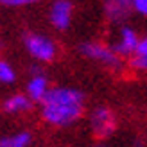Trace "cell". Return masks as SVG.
<instances>
[{
	"mask_svg": "<svg viewBox=\"0 0 147 147\" xmlns=\"http://www.w3.org/2000/svg\"><path fill=\"white\" fill-rule=\"evenodd\" d=\"M40 117L49 127L67 129L84 117V93L74 86H50L40 102Z\"/></svg>",
	"mask_w": 147,
	"mask_h": 147,
	"instance_id": "obj_1",
	"label": "cell"
},
{
	"mask_svg": "<svg viewBox=\"0 0 147 147\" xmlns=\"http://www.w3.org/2000/svg\"><path fill=\"white\" fill-rule=\"evenodd\" d=\"M79 52L83 57L90 59L93 63H99L106 68H111L115 72H119L124 67V61L117 56L111 47L108 43H102V41H83L79 45Z\"/></svg>",
	"mask_w": 147,
	"mask_h": 147,
	"instance_id": "obj_2",
	"label": "cell"
},
{
	"mask_svg": "<svg viewBox=\"0 0 147 147\" xmlns=\"http://www.w3.org/2000/svg\"><path fill=\"white\" fill-rule=\"evenodd\" d=\"M24 47L29 56L38 63H52L57 56V45L52 38L40 32H25Z\"/></svg>",
	"mask_w": 147,
	"mask_h": 147,
	"instance_id": "obj_3",
	"label": "cell"
},
{
	"mask_svg": "<svg viewBox=\"0 0 147 147\" xmlns=\"http://www.w3.org/2000/svg\"><path fill=\"white\" fill-rule=\"evenodd\" d=\"M88 124H90L92 135L97 140L104 142L106 138H109L117 131V115L108 106H97L90 111Z\"/></svg>",
	"mask_w": 147,
	"mask_h": 147,
	"instance_id": "obj_4",
	"label": "cell"
},
{
	"mask_svg": "<svg viewBox=\"0 0 147 147\" xmlns=\"http://www.w3.org/2000/svg\"><path fill=\"white\" fill-rule=\"evenodd\" d=\"M140 38H142V36L138 34V31H136L135 27L124 24V25H120L119 32H117L115 40L111 41V45H109V47H111L113 52L124 61V59H127V57L133 54V50L136 49Z\"/></svg>",
	"mask_w": 147,
	"mask_h": 147,
	"instance_id": "obj_5",
	"label": "cell"
},
{
	"mask_svg": "<svg viewBox=\"0 0 147 147\" xmlns=\"http://www.w3.org/2000/svg\"><path fill=\"white\" fill-rule=\"evenodd\" d=\"M74 18V4L72 0H54L50 4L49 9V20L52 27L59 32L68 31V27L72 25Z\"/></svg>",
	"mask_w": 147,
	"mask_h": 147,
	"instance_id": "obj_6",
	"label": "cell"
},
{
	"mask_svg": "<svg viewBox=\"0 0 147 147\" xmlns=\"http://www.w3.org/2000/svg\"><path fill=\"white\" fill-rule=\"evenodd\" d=\"M49 90H50L49 77L43 74L41 68L32 67V76L29 77L27 84H25V95L31 99L32 104H38V102L47 95Z\"/></svg>",
	"mask_w": 147,
	"mask_h": 147,
	"instance_id": "obj_7",
	"label": "cell"
},
{
	"mask_svg": "<svg viewBox=\"0 0 147 147\" xmlns=\"http://www.w3.org/2000/svg\"><path fill=\"white\" fill-rule=\"evenodd\" d=\"M104 14L109 24L124 25L133 14L131 0H104Z\"/></svg>",
	"mask_w": 147,
	"mask_h": 147,
	"instance_id": "obj_8",
	"label": "cell"
},
{
	"mask_svg": "<svg viewBox=\"0 0 147 147\" xmlns=\"http://www.w3.org/2000/svg\"><path fill=\"white\" fill-rule=\"evenodd\" d=\"M32 106L34 104L31 102V99H29L25 93H13L4 100L2 109L5 113H9V115H24V113L31 111Z\"/></svg>",
	"mask_w": 147,
	"mask_h": 147,
	"instance_id": "obj_9",
	"label": "cell"
},
{
	"mask_svg": "<svg viewBox=\"0 0 147 147\" xmlns=\"http://www.w3.org/2000/svg\"><path fill=\"white\" fill-rule=\"evenodd\" d=\"M127 67L138 74L145 72V68H147V40H145V36L140 38L136 49L133 50V54L127 57Z\"/></svg>",
	"mask_w": 147,
	"mask_h": 147,
	"instance_id": "obj_10",
	"label": "cell"
},
{
	"mask_svg": "<svg viewBox=\"0 0 147 147\" xmlns=\"http://www.w3.org/2000/svg\"><path fill=\"white\" fill-rule=\"evenodd\" d=\"M0 147H34V136L31 131H18L11 136L0 138Z\"/></svg>",
	"mask_w": 147,
	"mask_h": 147,
	"instance_id": "obj_11",
	"label": "cell"
},
{
	"mask_svg": "<svg viewBox=\"0 0 147 147\" xmlns=\"http://www.w3.org/2000/svg\"><path fill=\"white\" fill-rule=\"evenodd\" d=\"M16 81V70L14 67L5 61V59H0V84H13Z\"/></svg>",
	"mask_w": 147,
	"mask_h": 147,
	"instance_id": "obj_12",
	"label": "cell"
},
{
	"mask_svg": "<svg viewBox=\"0 0 147 147\" xmlns=\"http://www.w3.org/2000/svg\"><path fill=\"white\" fill-rule=\"evenodd\" d=\"M41 2V0H0V5H5V7H14V9H18V7H29V5H34Z\"/></svg>",
	"mask_w": 147,
	"mask_h": 147,
	"instance_id": "obj_13",
	"label": "cell"
},
{
	"mask_svg": "<svg viewBox=\"0 0 147 147\" xmlns=\"http://www.w3.org/2000/svg\"><path fill=\"white\" fill-rule=\"evenodd\" d=\"M131 9L138 16H145L147 14V0H131Z\"/></svg>",
	"mask_w": 147,
	"mask_h": 147,
	"instance_id": "obj_14",
	"label": "cell"
},
{
	"mask_svg": "<svg viewBox=\"0 0 147 147\" xmlns=\"http://www.w3.org/2000/svg\"><path fill=\"white\" fill-rule=\"evenodd\" d=\"M88 147H109L108 144H104L102 140H99V142H95V144H92V145H88Z\"/></svg>",
	"mask_w": 147,
	"mask_h": 147,
	"instance_id": "obj_15",
	"label": "cell"
}]
</instances>
